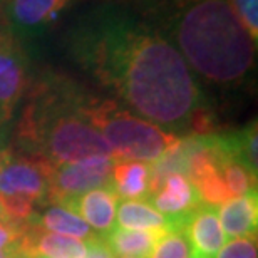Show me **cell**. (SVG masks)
<instances>
[{"label":"cell","mask_w":258,"mask_h":258,"mask_svg":"<svg viewBox=\"0 0 258 258\" xmlns=\"http://www.w3.org/2000/svg\"><path fill=\"white\" fill-rule=\"evenodd\" d=\"M27 66L20 45L7 34H0V119L12 116L24 94Z\"/></svg>","instance_id":"52a82bcc"},{"label":"cell","mask_w":258,"mask_h":258,"mask_svg":"<svg viewBox=\"0 0 258 258\" xmlns=\"http://www.w3.org/2000/svg\"><path fill=\"white\" fill-rule=\"evenodd\" d=\"M151 168L144 161L116 159L111 173V184L122 200H144L149 196Z\"/></svg>","instance_id":"4fadbf2b"},{"label":"cell","mask_w":258,"mask_h":258,"mask_svg":"<svg viewBox=\"0 0 258 258\" xmlns=\"http://www.w3.org/2000/svg\"><path fill=\"white\" fill-rule=\"evenodd\" d=\"M241 24L248 30L251 39L256 42L258 37V0H230Z\"/></svg>","instance_id":"d6986e66"},{"label":"cell","mask_w":258,"mask_h":258,"mask_svg":"<svg viewBox=\"0 0 258 258\" xmlns=\"http://www.w3.org/2000/svg\"><path fill=\"white\" fill-rule=\"evenodd\" d=\"M164 30L188 67L215 84H238L255 62L256 42L230 0H173Z\"/></svg>","instance_id":"7a4b0ae2"},{"label":"cell","mask_w":258,"mask_h":258,"mask_svg":"<svg viewBox=\"0 0 258 258\" xmlns=\"http://www.w3.org/2000/svg\"><path fill=\"white\" fill-rule=\"evenodd\" d=\"M71 50L139 117L158 126L189 122L200 91L178 49L136 15L101 9L71 29Z\"/></svg>","instance_id":"6da1fadb"},{"label":"cell","mask_w":258,"mask_h":258,"mask_svg":"<svg viewBox=\"0 0 258 258\" xmlns=\"http://www.w3.org/2000/svg\"><path fill=\"white\" fill-rule=\"evenodd\" d=\"M2 215H4V210H2V201H0V220H2Z\"/></svg>","instance_id":"d4e9b609"},{"label":"cell","mask_w":258,"mask_h":258,"mask_svg":"<svg viewBox=\"0 0 258 258\" xmlns=\"http://www.w3.org/2000/svg\"><path fill=\"white\" fill-rule=\"evenodd\" d=\"M220 171L223 174L226 188L230 189L233 198L256 193L255 191V186H256L255 171H251V169L246 166L245 163H241L238 158L230 156V154L223 156L220 159Z\"/></svg>","instance_id":"e0dca14e"},{"label":"cell","mask_w":258,"mask_h":258,"mask_svg":"<svg viewBox=\"0 0 258 258\" xmlns=\"http://www.w3.org/2000/svg\"><path fill=\"white\" fill-rule=\"evenodd\" d=\"M84 258H114V253L107 246V243L101 236H91L86 240V255Z\"/></svg>","instance_id":"44dd1931"},{"label":"cell","mask_w":258,"mask_h":258,"mask_svg":"<svg viewBox=\"0 0 258 258\" xmlns=\"http://www.w3.org/2000/svg\"><path fill=\"white\" fill-rule=\"evenodd\" d=\"M169 228L154 230H122L114 226L107 233L106 243L114 255L148 258L153 251L156 241L166 233Z\"/></svg>","instance_id":"5bb4252c"},{"label":"cell","mask_w":258,"mask_h":258,"mask_svg":"<svg viewBox=\"0 0 258 258\" xmlns=\"http://www.w3.org/2000/svg\"><path fill=\"white\" fill-rule=\"evenodd\" d=\"M117 228L122 230H154L173 228L171 221L161 215L146 200H124L116 210Z\"/></svg>","instance_id":"9a60e30c"},{"label":"cell","mask_w":258,"mask_h":258,"mask_svg":"<svg viewBox=\"0 0 258 258\" xmlns=\"http://www.w3.org/2000/svg\"><path fill=\"white\" fill-rule=\"evenodd\" d=\"M72 0H7L5 14L19 34L44 30Z\"/></svg>","instance_id":"8fae6325"},{"label":"cell","mask_w":258,"mask_h":258,"mask_svg":"<svg viewBox=\"0 0 258 258\" xmlns=\"http://www.w3.org/2000/svg\"><path fill=\"white\" fill-rule=\"evenodd\" d=\"M215 258H256V241L255 238H231Z\"/></svg>","instance_id":"ffe728a7"},{"label":"cell","mask_w":258,"mask_h":258,"mask_svg":"<svg viewBox=\"0 0 258 258\" xmlns=\"http://www.w3.org/2000/svg\"><path fill=\"white\" fill-rule=\"evenodd\" d=\"M117 201L119 196L112 186H104L72 198L64 205V208L79 215L91 228L99 231L101 235H107L116 225Z\"/></svg>","instance_id":"30bf717a"},{"label":"cell","mask_w":258,"mask_h":258,"mask_svg":"<svg viewBox=\"0 0 258 258\" xmlns=\"http://www.w3.org/2000/svg\"><path fill=\"white\" fill-rule=\"evenodd\" d=\"M19 238H20V235H17L15 231L9 230L7 226H4L2 223H0V250L14 245Z\"/></svg>","instance_id":"7402d4cb"},{"label":"cell","mask_w":258,"mask_h":258,"mask_svg":"<svg viewBox=\"0 0 258 258\" xmlns=\"http://www.w3.org/2000/svg\"><path fill=\"white\" fill-rule=\"evenodd\" d=\"M10 159H12V156H10L9 151H0V169H2L5 164H7Z\"/></svg>","instance_id":"603a6c76"},{"label":"cell","mask_w":258,"mask_h":258,"mask_svg":"<svg viewBox=\"0 0 258 258\" xmlns=\"http://www.w3.org/2000/svg\"><path fill=\"white\" fill-rule=\"evenodd\" d=\"M82 112L102 134L116 159L153 163L179 139L154 122L119 109L111 101L89 102L82 106Z\"/></svg>","instance_id":"277c9868"},{"label":"cell","mask_w":258,"mask_h":258,"mask_svg":"<svg viewBox=\"0 0 258 258\" xmlns=\"http://www.w3.org/2000/svg\"><path fill=\"white\" fill-rule=\"evenodd\" d=\"M45 94L35 97L20 124V138L40 148V156L52 164L74 163L86 158H114L102 134L87 121L82 106L69 107Z\"/></svg>","instance_id":"3957f363"},{"label":"cell","mask_w":258,"mask_h":258,"mask_svg":"<svg viewBox=\"0 0 258 258\" xmlns=\"http://www.w3.org/2000/svg\"><path fill=\"white\" fill-rule=\"evenodd\" d=\"M40 228L79 240H89L91 236H94L91 226L79 215L72 213L64 206H50L45 210L40 218Z\"/></svg>","instance_id":"2e32d148"},{"label":"cell","mask_w":258,"mask_h":258,"mask_svg":"<svg viewBox=\"0 0 258 258\" xmlns=\"http://www.w3.org/2000/svg\"><path fill=\"white\" fill-rule=\"evenodd\" d=\"M148 258H193L191 245H189L183 230L169 228L156 241Z\"/></svg>","instance_id":"ac0fdd59"},{"label":"cell","mask_w":258,"mask_h":258,"mask_svg":"<svg viewBox=\"0 0 258 258\" xmlns=\"http://www.w3.org/2000/svg\"><path fill=\"white\" fill-rule=\"evenodd\" d=\"M25 258H47V256H42V255H30V256H25Z\"/></svg>","instance_id":"cb8c5ba5"},{"label":"cell","mask_w":258,"mask_h":258,"mask_svg":"<svg viewBox=\"0 0 258 258\" xmlns=\"http://www.w3.org/2000/svg\"><path fill=\"white\" fill-rule=\"evenodd\" d=\"M183 233L191 245L193 258H215L226 236L218 220V208L200 205L183 220Z\"/></svg>","instance_id":"ba28073f"},{"label":"cell","mask_w":258,"mask_h":258,"mask_svg":"<svg viewBox=\"0 0 258 258\" xmlns=\"http://www.w3.org/2000/svg\"><path fill=\"white\" fill-rule=\"evenodd\" d=\"M201 205L193 183L184 174L174 173L164 178L161 186L153 195V206L179 230L186 216Z\"/></svg>","instance_id":"9c48e42d"},{"label":"cell","mask_w":258,"mask_h":258,"mask_svg":"<svg viewBox=\"0 0 258 258\" xmlns=\"http://www.w3.org/2000/svg\"><path fill=\"white\" fill-rule=\"evenodd\" d=\"M218 220L226 238H255L258 223L256 193L226 201L218 208Z\"/></svg>","instance_id":"7c38bea8"},{"label":"cell","mask_w":258,"mask_h":258,"mask_svg":"<svg viewBox=\"0 0 258 258\" xmlns=\"http://www.w3.org/2000/svg\"><path fill=\"white\" fill-rule=\"evenodd\" d=\"M55 164L42 156L20 158L0 169V195H24L40 200L47 195L49 176Z\"/></svg>","instance_id":"8992f818"},{"label":"cell","mask_w":258,"mask_h":258,"mask_svg":"<svg viewBox=\"0 0 258 258\" xmlns=\"http://www.w3.org/2000/svg\"><path fill=\"white\" fill-rule=\"evenodd\" d=\"M116 158L94 156L74 163L55 164L49 176L47 196L59 205H66L72 198L91 189L112 186L111 173Z\"/></svg>","instance_id":"5b68a950"},{"label":"cell","mask_w":258,"mask_h":258,"mask_svg":"<svg viewBox=\"0 0 258 258\" xmlns=\"http://www.w3.org/2000/svg\"><path fill=\"white\" fill-rule=\"evenodd\" d=\"M0 34H2V32H0Z\"/></svg>","instance_id":"4316f807"},{"label":"cell","mask_w":258,"mask_h":258,"mask_svg":"<svg viewBox=\"0 0 258 258\" xmlns=\"http://www.w3.org/2000/svg\"><path fill=\"white\" fill-rule=\"evenodd\" d=\"M121 258H136V256H121Z\"/></svg>","instance_id":"484cf974"}]
</instances>
